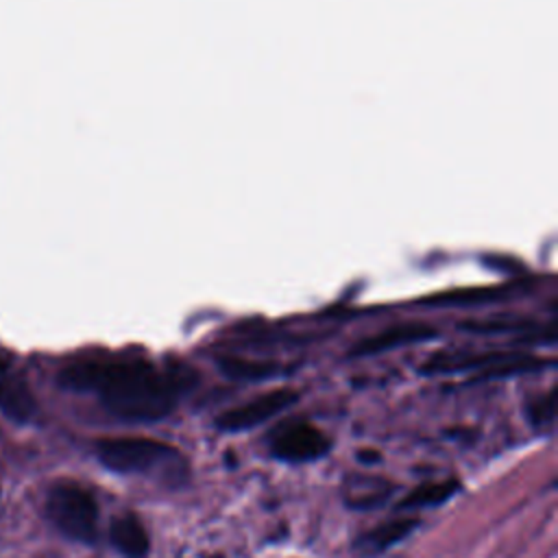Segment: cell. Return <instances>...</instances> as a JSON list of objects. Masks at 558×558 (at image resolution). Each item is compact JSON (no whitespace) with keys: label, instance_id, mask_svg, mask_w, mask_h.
<instances>
[{"label":"cell","instance_id":"6da1fadb","mask_svg":"<svg viewBox=\"0 0 558 558\" xmlns=\"http://www.w3.org/2000/svg\"><path fill=\"white\" fill-rule=\"evenodd\" d=\"M63 388L92 392L107 412L131 423L166 418L194 386L187 368H159L144 360H83L59 373Z\"/></svg>","mask_w":558,"mask_h":558},{"label":"cell","instance_id":"7a4b0ae2","mask_svg":"<svg viewBox=\"0 0 558 558\" xmlns=\"http://www.w3.org/2000/svg\"><path fill=\"white\" fill-rule=\"evenodd\" d=\"M94 453L98 462L113 473L144 475L172 486L187 480V462L183 453L155 438L107 436L94 442Z\"/></svg>","mask_w":558,"mask_h":558},{"label":"cell","instance_id":"3957f363","mask_svg":"<svg viewBox=\"0 0 558 558\" xmlns=\"http://www.w3.org/2000/svg\"><path fill=\"white\" fill-rule=\"evenodd\" d=\"M46 517L76 543L92 545L98 538V501L76 482H57L46 495Z\"/></svg>","mask_w":558,"mask_h":558},{"label":"cell","instance_id":"277c9868","mask_svg":"<svg viewBox=\"0 0 558 558\" xmlns=\"http://www.w3.org/2000/svg\"><path fill=\"white\" fill-rule=\"evenodd\" d=\"M331 447L325 432L307 421H290L270 432L268 449L272 458L290 464L312 462L323 458Z\"/></svg>","mask_w":558,"mask_h":558},{"label":"cell","instance_id":"5b68a950","mask_svg":"<svg viewBox=\"0 0 558 558\" xmlns=\"http://www.w3.org/2000/svg\"><path fill=\"white\" fill-rule=\"evenodd\" d=\"M299 399V392L292 388H275L268 392H262L253 399H248L246 403L233 405L225 412H220L214 418V425L220 432L227 434H235V432H246L253 429L262 423H266L268 418L286 412L290 405H294Z\"/></svg>","mask_w":558,"mask_h":558},{"label":"cell","instance_id":"8992f818","mask_svg":"<svg viewBox=\"0 0 558 558\" xmlns=\"http://www.w3.org/2000/svg\"><path fill=\"white\" fill-rule=\"evenodd\" d=\"M436 336V329L425 325V323H401V325H392L384 331H377L364 340H360L349 355L351 357H366V355H377L397 347H405V344H414V342H425L429 338Z\"/></svg>","mask_w":558,"mask_h":558},{"label":"cell","instance_id":"52a82bcc","mask_svg":"<svg viewBox=\"0 0 558 558\" xmlns=\"http://www.w3.org/2000/svg\"><path fill=\"white\" fill-rule=\"evenodd\" d=\"M416 527H418L416 519H395V521L379 523V525L357 534L353 541V549L364 558H375V556L388 551L390 547H395L397 543H401Z\"/></svg>","mask_w":558,"mask_h":558},{"label":"cell","instance_id":"ba28073f","mask_svg":"<svg viewBox=\"0 0 558 558\" xmlns=\"http://www.w3.org/2000/svg\"><path fill=\"white\" fill-rule=\"evenodd\" d=\"M109 541L122 558H146L150 549L148 532L133 512H122L111 519Z\"/></svg>","mask_w":558,"mask_h":558},{"label":"cell","instance_id":"9c48e42d","mask_svg":"<svg viewBox=\"0 0 558 558\" xmlns=\"http://www.w3.org/2000/svg\"><path fill=\"white\" fill-rule=\"evenodd\" d=\"M0 410L15 421H28L37 410L26 381L7 371L0 373Z\"/></svg>","mask_w":558,"mask_h":558},{"label":"cell","instance_id":"30bf717a","mask_svg":"<svg viewBox=\"0 0 558 558\" xmlns=\"http://www.w3.org/2000/svg\"><path fill=\"white\" fill-rule=\"evenodd\" d=\"M460 490V482L453 477L440 480V482H425L412 488L401 501L399 510H414V508H427V506H440L449 501Z\"/></svg>","mask_w":558,"mask_h":558},{"label":"cell","instance_id":"8fae6325","mask_svg":"<svg viewBox=\"0 0 558 558\" xmlns=\"http://www.w3.org/2000/svg\"><path fill=\"white\" fill-rule=\"evenodd\" d=\"M220 371L231 377V379H244V381H257V379H268L275 377L277 373H281V368L277 364L270 362H255V360H244V357H220L218 360Z\"/></svg>","mask_w":558,"mask_h":558},{"label":"cell","instance_id":"7c38bea8","mask_svg":"<svg viewBox=\"0 0 558 558\" xmlns=\"http://www.w3.org/2000/svg\"><path fill=\"white\" fill-rule=\"evenodd\" d=\"M504 294V288H471V290H456V292H442L432 299L429 303L436 305H473L482 301H490Z\"/></svg>","mask_w":558,"mask_h":558},{"label":"cell","instance_id":"4fadbf2b","mask_svg":"<svg viewBox=\"0 0 558 558\" xmlns=\"http://www.w3.org/2000/svg\"><path fill=\"white\" fill-rule=\"evenodd\" d=\"M534 327L530 320L510 318V316H495L488 320H466L462 323V329L475 331V333H497V331H527Z\"/></svg>","mask_w":558,"mask_h":558},{"label":"cell","instance_id":"5bb4252c","mask_svg":"<svg viewBox=\"0 0 558 558\" xmlns=\"http://www.w3.org/2000/svg\"><path fill=\"white\" fill-rule=\"evenodd\" d=\"M527 418L530 423L536 427V429H547L551 427L554 423V390H549L547 395L534 399L530 405H527Z\"/></svg>","mask_w":558,"mask_h":558},{"label":"cell","instance_id":"9a60e30c","mask_svg":"<svg viewBox=\"0 0 558 558\" xmlns=\"http://www.w3.org/2000/svg\"><path fill=\"white\" fill-rule=\"evenodd\" d=\"M7 371V364H4V360H0V373H4Z\"/></svg>","mask_w":558,"mask_h":558}]
</instances>
